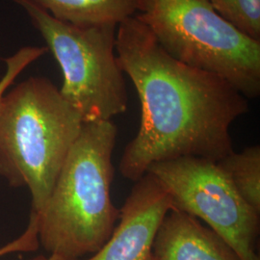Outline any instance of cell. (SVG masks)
Wrapping results in <instances>:
<instances>
[{
	"mask_svg": "<svg viewBox=\"0 0 260 260\" xmlns=\"http://www.w3.org/2000/svg\"><path fill=\"white\" fill-rule=\"evenodd\" d=\"M39 244L40 242L38 237L37 217L30 215L29 224L25 233L18 239L0 248V256L15 251H36L39 247Z\"/></svg>",
	"mask_w": 260,
	"mask_h": 260,
	"instance_id": "cell-13",
	"label": "cell"
},
{
	"mask_svg": "<svg viewBox=\"0 0 260 260\" xmlns=\"http://www.w3.org/2000/svg\"><path fill=\"white\" fill-rule=\"evenodd\" d=\"M26 12L63 74L60 93L84 122L112 121L128 96L116 54V25L76 26L58 20L31 0H13Z\"/></svg>",
	"mask_w": 260,
	"mask_h": 260,
	"instance_id": "cell-5",
	"label": "cell"
},
{
	"mask_svg": "<svg viewBox=\"0 0 260 260\" xmlns=\"http://www.w3.org/2000/svg\"><path fill=\"white\" fill-rule=\"evenodd\" d=\"M135 17L175 59L222 77L246 99L259 95V40L234 27L209 0H142Z\"/></svg>",
	"mask_w": 260,
	"mask_h": 260,
	"instance_id": "cell-4",
	"label": "cell"
},
{
	"mask_svg": "<svg viewBox=\"0 0 260 260\" xmlns=\"http://www.w3.org/2000/svg\"><path fill=\"white\" fill-rule=\"evenodd\" d=\"M58 20L76 26L116 25L139 13L142 0H31Z\"/></svg>",
	"mask_w": 260,
	"mask_h": 260,
	"instance_id": "cell-9",
	"label": "cell"
},
{
	"mask_svg": "<svg viewBox=\"0 0 260 260\" xmlns=\"http://www.w3.org/2000/svg\"><path fill=\"white\" fill-rule=\"evenodd\" d=\"M83 123L46 77H29L1 98L0 176L27 187L32 213L46 205Z\"/></svg>",
	"mask_w": 260,
	"mask_h": 260,
	"instance_id": "cell-3",
	"label": "cell"
},
{
	"mask_svg": "<svg viewBox=\"0 0 260 260\" xmlns=\"http://www.w3.org/2000/svg\"><path fill=\"white\" fill-rule=\"evenodd\" d=\"M147 173L165 188L173 209L204 221L239 259L260 260V214L242 199L217 162L177 158L155 163Z\"/></svg>",
	"mask_w": 260,
	"mask_h": 260,
	"instance_id": "cell-6",
	"label": "cell"
},
{
	"mask_svg": "<svg viewBox=\"0 0 260 260\" xmlns=\"http://www.w3.org/2000/svg\"><path fill=\"white\" fill-rule=\"evenodd\" d=\"M117 136L112 121L84 122L51 194L36 214L39 242L50 254L78 259L110 238L121 215L111 198Z\"/></svg>",
	"mask_w": 260,
	"mask_h": 260,
	"instance_id": "cell-2",
	"label": "cell"
},
{
	"mask_svg": "<svg viewBox=\"0 0 260 260\" xmlns=\"http://www.w3.org/2000/svg\"><path fill=\"white\" fill-rule=\"evenodd\" d=\"M151 260H240L223 239L200 220L177 209L164 217Z\"/></svg>",
	"mask_w": 260,
	"mask_h": 260,
	"instance_id": "cell-8",
	"label": "cell"
},
{
	"mask_svg": "<svg viewBox=\"0 0 260 260\" xmlns=\"http://www.w3.org/2000/svg\"><path fill=\"white\" fill-rule=\"evenodd\" d=\"M117 28L116 54L142 112L138 132L121 156V176L136 182L158 162H218L233 151L231 127L249 111L248 99L222 77L168 54L136 17Z\"/></svg>",
	"mask_w": 260,
	"mask_h": 260,
	"instance_id": "cell-1",
	"label": "cell"
},
{
	"mask_svg": "<svg viewBox=\"0 0 260 260\" xmlns=\"http://www.w3.org/2000/svg\"><path fill=\"white\" fill-rule=\"evenodd\" d=\"M47 51L45 47H24L5 60L6 72L0 79V100L19 74Z\"/></svg>",
	"mask_w": 260,
	"mask_h": 260,
	"instance_id": "cell-12",
	"label": "cell"
},
{
	"mask_svg": "<svg viewBox=\"0 0 260 260\" xmlns=\"http://www.w3.org/2000/svg\"><path fill=\"white\" fill-rule=\"evenodd\" d=\"M32 260H78V259H71V258H67V257H63L57 254H50L49 256H44V255H40Z\"/></svg>",
	"mask_w": 260,
	"mask_h": 260,
	"instance_id": "cell-14",
	"label": "cell"
},
{
	"mask_svg": "<svg viewBox=\"0 0 260 260\" xmlns=\"http://www.w3.org/2000/svg\"><path fill=\"white\" fill-rule=\"evenodd\" d=\"M242 199L260 214V147L232 151L217 162Z\"/></svg>",
	"mask_w": 260,
	"mask_h": 260,
	"instance_id": "cell-10",
	"label": "cell"
},
{
	"mask_svg": "<svg viewBox=\"0 0 260 260\" xmlns=\"http://www.w3.org/2000/svg\"><path fill=\"white\" fill-rule=\"evenodd\" d=\"M215 11L245 35L260 41V0H209Z\"/></svg>",
	"mask_w": 260,
	"mask_h": 260,
	"instance_id": "cell-11",
	"label": "cell"
},
{
	"mask_svg": "<svg viewBox=\"0 0 260 260\" xmlns=\"http://www.w3.org/2000/svg\"><path fill=\"white\" fill-rule=\"evenodd\" d=\"M171 209L167 191L147 173L135 182L120 209L119 223L110 238L87 260H151L155 235Z\"/></svg>",
	"mask_w": 260,
	"mask_h": 260,
	"instance_id": "cell-7",
	"label": "cell"
}]
</instances>
